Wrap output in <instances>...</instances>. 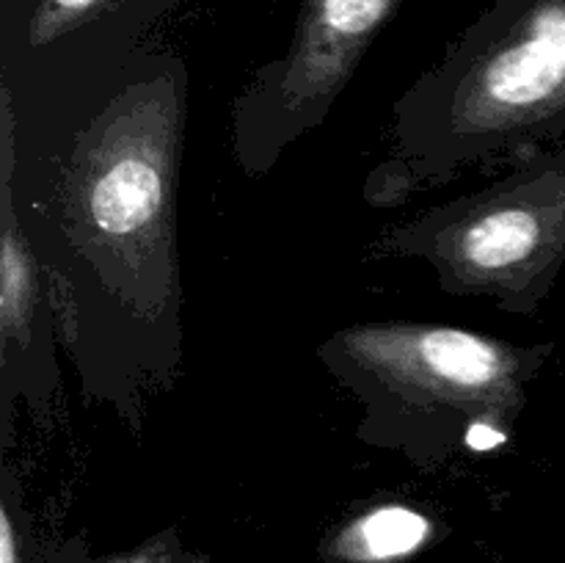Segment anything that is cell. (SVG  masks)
I'll return each instance as SVG.
<instances>
[{"mask_svg":"<svg viewBox=\"0 0 565 563\" xmlns=\"http://www.w3.org/2000/svg\"><path fill=\"white\" fill-rule=\"evenodd\" d=\"M565 136V0H494L395 105L390 158L367 199L417 188L491 158L524 163Z\"/></svg>","mask_w":565,"mask_h":563,"instance_id":"cell-1","label":"cell"},{"mask_svg":"<svg viewBox=\"0 0 565 563\" xmlns=\"http://www.w3.org/2000/svg\"><path fill=\"white\" fill-rule=\"evenodd\" d=\"M182 138V70L149 59L77 138L66 215L77 248L105 285L158 312L171 301L177 166Z\"/></svg>","mask_w":565,"mask_h":563,"instance_id":"cell-2","label":"cell"},{"mask_svg":"<svg viewBox=\"0 0 565 563\" xmlns=\"http://www.w3.org/2000/svg\"><path fill=\"white\" fill-rule=\"evenodd\" d=\"M379 252L419 257L447 293L535 312L565 265V147L533 155L494 185L408 221Z\"/></svg>","mask_w":565,"mask_h":563,"instance_id":"cell-3","label":"cell"},{"mask_svg":"<svg viewBox=\"0 0 565 563\" xmlns=\"http://www.w3.org/2000/svg\"><path fill=\"white\" fill-rule=\"evenodd\" d=\"M331 368L351 381L423 412H452L505 442L527 406V384L552 346L522 348L480 331L445 323H362L337 331L320 348Z\"/></svg>","mask_w":565,"mask_h":563,"instance_id":"cell-4","label":"cell"},{"mask_svg":"<svg viewBox=\"0 0 565 563\" xmlns=\"http://www.w3.org/2000/svg\"><path fill=\"white\" fill-rule=\"evenodd\" d=\"M401 3L298 0L287 53L265 64L235 103V152L248 174L270 171L287 147L323 125Z\"/></svg>","mask_w":565,"mask_h":563,"instance_id":"cell-5","label":"cell"},{"mask_svg":"<svg viewBox=\"0 0 565 563\" xmlns=\"http://www.w3.org/2000/svg\"><path fill=\"white\" fill-rule=\"evenodd\" d=\"M171 0H3L6 44L31 64L125 53Z\"/></svg>","mask_w":565,"mask_h":563,"instance_id":"cell-6","label":"cell"},{"mask_svg":"<svg viewBox=\"0 0 565 563\" xmlns=\"http://www.w3.org/2000/svg\"><path fill=\"white\" fill-rule=\"evenodd\" d=\"M14 110L9 86L0 88V342L6 370L33 342L39 307L36 263L14 210Z\"/></svg>","mask_w":565,"mask_h":563,"instance_id":"cell-7","label":"cell"},{"mask_svg":"<svg viewBox=\"0 0 565 563\" xmlns=\"http://www.w3.org/2000/svg\"><path fill=\"white\" fill-rule=\"evenodd\" d=\"M434 539V522L401 502L367 508L342 524L329 541L331 561L395 563L412 557Z\"/></svg>","mask_w":565,"mask_h":563,"instance_id":"cell-8","label":"cell"},{"mask_svg":"<svg viewBox=\"0 0 565 563\" xmlns=\"http://www.w3.org/2000/svg\"><path fill=\"white\" fill-rule=\"evenodd\" d=\"M77 563H213V561L199 555V552L188 550L174 533H163L158 535V539H149L147 544L136 546L132 552H121V555L94 557V561H77Z\"/></svg>","mask_w":565,"mask_h":563,"instance_id":"cell-9","label":"cell"}]
</instances>
